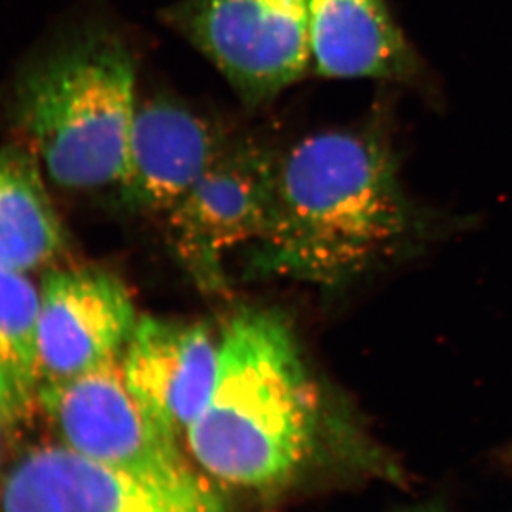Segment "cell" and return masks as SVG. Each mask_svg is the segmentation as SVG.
<instances>
[{"label":"cell","instance_id":"obj_15","mask_svg":"<svg viewBox=\"0 0 512 512\" xmlns=\"http://www.w3.org/2000/svg\"><path fill=\"white\" fill-rule=\"evenodd\" d=\"M0 421H2V419H0Z\"/></svg>","mask_w":512,"mask_h":512},{"label":"cell","instance_id":"obj_4","mask_svg":"<svg viewBox=\"0 0 512 512\" xmlns=\"http://www.w3.org/2000/svg\"><path fill=\"white\" fill-rule=\"evenodd\" d=\"M160 19L248 107L275 99L311 69L306 0H178Z\"/></svg>","mask_w":512,"mask_h":512},{"label":"cell","instance_id":"obj_7","mask_svg":"<svg viewBox=\"0 0 512 512\" xmlns=\"http://www.w3.org/2000/svg\"><path fill=\"white\" fill-rule=\"evenodd\" d=\"M2 512H225L200 478L160 481L47 444L15 464L0 498Z\"/></svg>","mask_w":512,"mask_h":512},{"label":"cell","instance_id":"obj_6","mask_svg":"<svg viewBox=\"0 0 512 512\" xmlns=\"http://www.w3.org/2000/svg\"><path fill=\"white\" fill-rule=\"evenodd\" d=\"M39 406L60 443L85 458L160 481L200 478L178 439L133 393L122 356L84 375L40 386Z\"/></svg>","mask_w":512,"mask_h":512},{"label":"cell","instance_id":"obj_10","mask_svg":"<svg viewBox=\"0 0 512 512\" xmlns=\"http://www.w3.org/2000/svg\"><path fill=\"white\" fill-rule=\"evenodd\" d=\"M220 340L203 323L140 318L122 366L133 393L173 438H185L212 396Z\"/></svg>","mask_w":512,"mask_h":512},{"label":"cell","instance_id":"obj_9","mask_svg":"<svg viewBox=\"0 0 512 512\" xmlns=\"http://www.w3.org/2000/svg\"><path fill=\"white\" fill-rule=\"evenodd\" d=\"M233 140L222 125L170 100L140 105L119 185L124 202L138 212L167 215Z\"/></svg>","mask_w":512,"mask_h":512},{"label":"cell","instance_id":"obj_13","mask_svg":"<svg viewBox=\"0 0 512 512\" xmlns=\"http://www.w3.org/2000/svg\"><path fill=\"white\" fill-rule=\"evenodd\" d=\"M40 290L0 268V419L15 426L39 406Z\"/></svg>","mask_w":512,"mask_h":512},{"label":"cell","instance_id":"obj_14","mask_svg":"<svg viewBox=\"0 0 512 512\" xmlns=\"http://www.w3.org/2000/svg\"><path fill=\"white\" fill-rule=\"evenodd\" d=\"M413 512H431V511H413Z\"/></svg>","mask_w":512,"mask_h":512},{"label":"cell","instance_id":"obj_8","mask_svg":"<svg viewBox=\"0 0 512 512\" xmlns=\"http://www.w3.org/2000/svg\"><path fill=\"white\" fill-rule=\"evenodd\" d=\"M138 316L127 286L107 271L50 273L40 288V386L124 355Z\"/></svg>","mask_w":512,"mask_h":512},{"label":"cell","instance_id":"obj_2","mask_svg":"<svg viewBox=\"0 0 512 512\" xmlns=\"http://www.w3.org/2000/svg\"><path fill=\"white\" fill-rule=\"evenodd\" d=\"M318 396L285 316L243 308L220 336L217 381L188 429V448L213 478L238 488L283 484L310 456Z\"/></svg>","mask_w":512,"mask_h":512},{"label":"cell","instance_id":"obj_11","mask_svg":"<svg viewBox=\"0 0 512 512\" xmlns=\"http://www.w3.org/2000/svg\"><path fill=\"white\" fill-rule=\"evenodd\" d=\"M311 69L325 79H414L421 64L389 0H306Z\"/></svg>","mask_w":512,"mask_h":512},{"label":"cell","instance_id":"obj_3","mask_svg":"<svg viewBox=\"0 0 512 512\" xmlns=\"http://www.w3.org/2000/svg\"><path fill=\"white\" fill-rule=\"evenodd\" d=\"M137 107L127 40L99 24L32 69L17 109L49 177L67 190H97L124 178Z\"/></svg>","mask_w":512,"mask_h":512},{"label":"cell","instance_id":"obj_12","mask_svg":"<svg viewBox=\"0 0 512 512\" xmlns=\"http://www.w3.org/2000/svg\"><path fill=\"white\" fill-rule=\"evenodd\" d=\"M65 233L32 153L0 150V268L30 273L62 252Z\"/></svg>","mask_w":512,"mask_h":512},{"label":"cell","instance_id":"obj_1","mask_svg":"<svg viewBox=\"0 0 512 512\" xmlns=\"http://www.w3.org/2000/svg\"><path fill=\"white\" fill-rule=\"evenodd\" d=\"M423 228L388 145L365 130H326L280 153L247 268L253 278L341 288L406 252Z\"/></svg>","mask_w":512,"mask_h":512},{"label":"cell","instance_id":"obj_5","mask_svg":"<svg viewBox=\"0 0 512 512\" xmlns=\"http://www.w3.org/2000/svg\"><path fill=\"white\" fill-rule=\"evenodd\" d=\"M280 153L235 137L200 182L165 215L178 263L205 295L228 291L227 260L265 232Z\"/></svg>","mask_w":512,"mask_h":512}]
</instances>
